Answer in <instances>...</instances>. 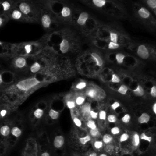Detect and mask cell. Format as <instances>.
<instances>
[{"label":"cell","mask_w":156,"mask_h":156,"mask_svg":"<svg viewBox=\"0 0 156 156\" xmlns=\"http://www.w3.org/2000/svg\"><path fill=\"white\" fill-rule=\"evenodd\" d=\"M135 14L138 20L149 30L156 33V16L146 6L136 4L134 6Z\"/></svg>","instance_id":"1"},{"label":"cell","mask_w":156,"mask_h":156,"mask_svg":"<svg viewBox=\"0 0 156 156\" xmlns=\"http://www.w3.org/2000/svg\"><path fill=\"white\" fill-rule=\"evenodd\" d=\"M136 55L141 60L156 62V45L138 43L133 46Z\"/></svg>","instance_id":"2"},{"label":"cell","mask_w":156,"mask_h":156,"mask_svg":"<svg viewBox=\"0 0 156 156\" xmlns=\"http://www.w3.org/2000/svg\"><path fill=\"white\" fill-rule=\"evenodd\" d=\"M141 79L146 93L147 99H156V82L152 75H142Z\"/></svg>","instance_id":"3"},{"label":"cell","mask_w":156,"mask_h":156,"mask_svg":"<svg viewBox=\"0 0 156 156\" xmlns=\"http://www.w3.org/2000/svg\"><path fill=\"white\" fill-rule=\"evenodd\" d=\"M140 138L141 141L147 142L149 144V146L151 147V149L156 147V130L154 127L148 129L141 133Z\"/></svg>","instance_id":"4"},{"label":"cell","mask_w":156,"mask_h":156,"mask_svg":"<svg viewBox=\"0 0 156 156\" xmlns=\"http://www.w3.org/2000/svg\"><path fill=\"white\" fill-rule=\"evenodd\" d=\"M39 83L40 81L37 78L32 77L20 81L16 84V87L21 90L27 91L39 84Z\"/></svg>","instance_id":"5"},{"label":"cell","mask_w":156,"mask_h":156,"mask_svg":"<svg viewBox=\"0 0 156 156\" xmlns=\"http://www.w3.org/2000/svg\"><path fill=\"white\" fill-rule=\"evenodd\" d=\"M152 112H149L147 111H144L140 113V115L138 116L137 118V121L138 123L141 124H146L149 123L151 120H152Z\"/></svg>","instance_id":"6"},{"label":"cell","mask_w":156,"mask_h":156,"mask_svg":"<svg viewBox=\"0 0 156 156\" xmlns=\"http://www.w3.org/2000/svg\"><path fill=\"white\" fill-rule=\"evenodd\" d=\"M144 5L150 9L156 16V0H141Z\"/></svg>","instance_id":"7"},{"label":"cell","mask_w":156,"mask_h":156,"mask_svg":"<svg viewBox=\"0 0 156 156\" xmlns=\"http://www.w3.org/2000/svg\"><path fill=\"white\" fill-rule=\"evenodd\" d=\"M141 138H140V134L138 133H134L132 136V145L134 148H138L141 143Z\"/></svg>","instance_id":"8"},{"label":"cell","mask_w":156,"mask_h":156,"mask_svg":"<svg viewBox=\"0 0 156 156\" xmlns=\"http://www.w3.org/2000/svg\"><path fill=\"white\" fill-rule=\"evenodd\" d=\"M88 18V14L85 12H82L80 14L79 18L77 20V23L80 26H83L85 24Z\"/></svg>","instance_id":"9"},{"label":"cell","mask_w":156,"mask_h":156,"mask_svg":"<svg viewBox=\"0 0 156 156\" xmlns=\"http://www.w3.org/2000/svg\"><path fill=\"white\" fill-rule=\"evenodd\" d=\"M64 144V138L62 135H58L55 136L54 140V145L55 147H61Z\"/></svg>","instance_id":"10"},{"label":"cell","mask_w":156,"mask_h":156,"mask_svg":"<svg viewBox=\"0 0 156 156\" xmlns=\"http://www.w3.org/2000/svg\"><path fill=\"white\" fill-rule=\"evenodd\" d=\"M69 47V45L68 41L66 39L63 38L62 40V42H61V43L60 44V51H62V53H66V52H67L68 51Z\"/></svg>","instance_id":"11"},{"label":"cell","mask_w":156,"mask_h":156,"mask_svg":"<svg viewBox=\"0 0 156 156\" xmlns=\"http://www.w3.org/2000/svg\"><path fill=\"white\" fill-rule=\"evenodd\" d=\"M19 8H20L21 12L25 15L29 13V12H30V7L29 5L26 2H21L20 4Z\"/></svg>","instance_id":"12"},{"label":"cell","mask_w":156,"mask_h":156,"mask_svg":"<svg viewBox=\"0 0 156 156\" xmlns=\"http://www.w3.org/2000/svg\"><path fill=\"white\" fill-rule=\"evenodd\" d=\"M41 23L43 27L48 28L50 26L51 23V20L49 15H44L41 18Z\"/></svg>","instance_id":"13"},{"label":"cell","mask_w":156,"mask_h":156,"mask_svg":"<svg viewBox=\"0 0 156 156\" xmlns=\"http://www.w3.org/2000/svg\"><path fill=\"white\" fill-rule=\"evenodd\" d=\"M91 56L92 57L94 58V60H95L96 65L99 66H101L103 65V61L102 59L101 58V57L97 54L95 52H93L91 54Z\"/></svg>","instance_id":"14"},{"label":"cell","mask_w":156,"mask_h":156,"mask_svg":"<svg viewBox=\"0 0 156 156\" xmlns=\"http://www.w3.org/2000/svg\"><path fill=\"white\" fill-rule=\"evenodd\" d=\"M15 65L18 68H23L26 65V60L23 57H19L15 60Z\"/></svg>","instance_id":"15"},{"label":"cell","mask_w":156,"mask_h":156,"mask_svg":"<svg viewBox=\"0 0 156 156\" xmlns=\"http://www.w3.org/2000/svg\"><path fill=\"white\" fill-rule=\"evenodd\" d=\"M128 90H129L128 87H127V85H124V84H122V85H121L119 87V88L118 90V91L120 94H123V95H125V94H127Z\"/></svg>","instance_id":"16"},{"label":"cell","mask_w":156,"mask_h":156,"mask_svg":"<svg viewBox=\"0 0 156 156\" xmlns=\"http://www.w3.org/2000/svg\"><path fill=\"white\" fill-rule=\"evenodd\" d=\"M0 132H1V133L2 135L7 136L10 133V128L8 126H4L1 127Z\"/></svg>","instance_id":"17"},{"label":"cell","mask_w":156,"mask_h":156,"mask_svg":"<svg viewBox=\"0 0 156 156\" xmlns=\"http://www.w3.org/2000/svg\"><path fill=\"white\" fill-rule=\"evenodd\" d=\"M94 5L98 7H102L105 5L106 1L105 0H92Z\"/></svg>","instance_id":"18"},{"label":"cell","mask_w":156,"mask_h":156,"mask_svg":"<svg viewBox=\"0 0 156 156\" xmlns=\"http://www.w3.org/2000/svg\"><path fill=\"white\" fill-rule=\"evenodd\" d=\"M126 57V55L122 53H118L116 55V59L118 63H122L124 62V58Z\"/></svg>","instance_id":"19"},{"label":"cell","mask_w":156,"mask_h":156,"mask_svg":"<svg viewBox=\"0 0 156 156\" xmlns=\"http://www.w3.org/2000/svg\"><path fill=\"white\" fill-rule=\"evenodd\" d=\"M49 115L50 117L53 119H56L59 116V113L57 111H55L53 109H51L49 112Z\"/></svg>","instance_id":"20"},{"label":"cell","mask_w":156,"mask_h":156,"mask_svg":"<svg viewBox=\"0 0 156 156\" xmlns=\"http://www.w3.org/2000/svg\"><path fill=\"white\" fill-rule=\"evenodd\" d=\"M62 15L63 17H67L70 15L71 10L68 7H63L62 10Z\"/></svg>","instance_id":"21"},{"label":"cell","mask_w":156,"mask_h":156,"mask_svg":"<svg viewBox=\"0 0 156 156\" xmlns=\"http://www.w3.org/2000/svg\"><path fill=\"white\" fill-rule=\"evenodd\" d=\"M11 132H12L13 135H14L15 136H16V137L20 136L21 135V130L19 128H18L16 127H13V129H12Z\"/></svg>","instance_id":"22"},{"label":"cell","mask_w":156,"mask_h":156,"mask_svg":"<svg viewBox=\"0 0 156 156\" xmlns=\"http://www.w3.org/2000/svg\"><path fill=\"white\" fill-rule=\"evenodd\" d=\"M40 64H39L38 63H37V62L34 63L32 65V66L30 67V71H31V72H32V73H36V72L40 70Z\"/></svg>","instance_id":"23"},{"label":"cell","mask_w":156,"mask_h":156,"mask_svg":"<svg viewBox=\"0 0 156 156\" xmlns=\"http://www.w3.org/2000/svg\"><path fill=\"white\" fill-rule=\"evenodd\" d=\"M151 112L154 117H156V99L152 101L151 105Z\"/></svg>","instance_id":"24"},{"label":"cell","mask_w":156,"mask_h":156,"mask_svg":"<svg viewBox=\"0 0 156 156\" xmlns=\"http://www.w3.org/2000/svg\"><path fill=\"white\" fill-rule=\"evenodd\" d=\"M12 16L13 19L18 20L21 17V12H20L19 10H15L12 13Z\"/></svg>","instance_id":"25"},{"label":"cell","mask_w":156,"mask_h":156,"mask_svg":"<svg viewBox=\"0 0 156 156\" xmlns=\"http://www.w3.org/2000/svg\"><path fill=\"white\" fill-rule=\"evenodd\" d=\"M82 111L83 114H88L91 112V107L89 104H85L82 107Z\"/></svg>","instance_id":"26"},{"label":"cell","mask_w":156,"mask_h":156,"mask_svg":"<svg viewBox=\"0 0 156 156\" xmlns=\"http://www.w3.org/2000/svg\"><path fill=\"white\" fill-rule=\"evenodd\" d=\"M43 114V110L42 109H40V108H37L36 109L34 112V116L37 118H40L42 116Z\"/></svg>","instance_id":"27"},{"label":"cell","mask_w":156,"mask_h":156,"mask_svg":"<svg viewBox=\"0 0 156 156\" xmlns=\"http://www.w3.org/2000/svg\"><path fill=\"white\" fill-rule=\"evenodd\" d=\"M91 140V137L89 135H86L84 137H82L79 138V141L82 144H85L87 142L90 141Z\"/></svg>","instance_id":"28"},{"label":"cell","mask_w":156,"mask_h":156,"mask_svg":"<svg viewBox=\"0 0 156 156\" xmlns=\"http://www.w3.org/2000/svg\"><path fill=\"white\" fill-rule=\"evenodd\" d=\"M110 38L111 41H112V42L117 43V41L118 40V36L117 34L114 33V32H110Z\"/></svg>","instance_id":"29"},{"label":"cell","mask_w":156,"mask_h":156,"mask_svg":"<svg viewBox=\"0 0 156 156\" xmlns=\"http://www.w3.org/2000/svg\"><path fill=\"white\" fill-rule=\"evenodd\" d=\"M131 119V116L129 114H126L123 116V117L121 119V121L124 122V123H129Z\"/></svg>","instance_id":"30"},{"label":"cell","mask_w":156,"mask_h":156,"mask_svg":"<svg viewBox=\"0 0 156 156\" xmlns=\"http://www.w3.org/2000/svg\"><path fill=\"white\" fill-rule=\"evenodd\" d=\"M130 136L128 133H122L121 136H120V138H119V141L121 142H124V141H126L127 140H128V139L129 138Z\"/></svg>","instance_id":"31"},{"label":"cell","mask_w":156,"mask_h":156,"mask_svg":"<svg viewBox=\"0 0 156 156\" xmlns=\"http://www.w3.org/2000/svg\"><path fill=\"white\" fill-rule=\"evenodd\" d=\"M96 91L94 89H90L88 91H87V95L90 98H94L96 96Z\"/></svg>","instance_id":"32"},{"label":"cell","mask_w":156,"mask_h":156,"mask_svg":"<svg viewBox=\"0 0 156 156\" xmlns=\"http://www.w3.org/2000/svg\"><path fill=\"white\" fill-rule=\"evenodd\" d=\"M119 47V44L118 43H115V42L110 41V43L108 44V48L111 49H117Z\"/></svg>","instance_id":"33"},{"label":"cell","mask_w":156,"mask_h":156,"mask_svg":"<svg viewBox=\"0 0 156 156\" xmlns=\"http://www.w3.org/2000/svg\"><path fill=\"white\" fill-rule=\"evenodd\" d=\"M112 140V137L108 134H105L103 136V141L105 143H108Z\"/></svg>","instance_id":"34"},{"label":"cell","mask_w":156,"mask_h":156,"mask_svg":"<svg viewBox=\"0 0 156 156\" xmlns=\"http://www.w3.org/2000/svg\"><path fill=\"white\" fill-rule=\"evenodd\" d=\"M87 126L90 128L91 129H96V126L95 122L93 121H88L87 122Z\"/></svg>","instance_id":"35"},{"label":"cell","mask_w":156,"mask_h":156,"mask_svg":"<svg viewBox=\"0 0 156 156\" xmlns=\"http://www.w3.org/2000/svg\"><path fill=\"white\" fill-rule=\"evenodd\" d=\"M2 5L3 7V9H4V11H7L8 10L10 7V4H9V2L7 1H4L2 3Z\"/></svg>","instance_id":"36"},{"label":"cell","mask_w":156,"mask_h":156,"mask_svg":"<svg viewBox=\"0 0 156 156\" xmlns=\"http://www.w3.org/2000/svg\"><path fill=\"white\" fill-rule=\"evenodd\" d=\"M84 101H85L84 98H83L82 96H79L76 99V103L77 105H81L84 102Z\"/></svg>","instance_id":"37"},{"label":"cell","mask_w":156,"mask_h":156,"mask_svg":"<svg viewBox=\"0 0 156 156\" xmlns=\"http://www.w3.org/2000/svg\"><path fill=\"white\" fill-rule=\"evenodd\" d=\"M108 121L110 122H115L116 121V117L113 115H110L108 116Z\"/></svg>","instance_id":"38"},{"label":"cell","mask_w":156,"mask_h":156,"mask_svg":"<svg viewBox=\"0 0 156 156\" xmlns=\"http://www.w3.org/2000/svg\"><path fill=\"white\" fill-rule=\"evenodd\" d=\"M111 81L114 83H119V82H120V79L116 74H113Z\"/></svg>","instance_id":"39"},{"label":"cell","mask_w":156,"mask_h":156,"mask_svg":"<svg viewBox=\"0 0 156 156\" xmlns=\"http://www.w3.org/2000/svg\"><path fill=\"white\" fill-rule=\"evenodd\" d=\"M86 85H87V84H86V83L85 82H79V83L77 84L76 88L77 89H80H80L84 88L86 87Z\"/></svg>","instance_id":"40"},{"label":"cell","mask_w":156,"mask_h":156,"mask_svg":"<svg viewBox=\"0 0 156 156\" xmlns=\"http://www.w3.org/2000/svg\"><path fill=\"white\" fill-rule=\"evenodd\" d=\"M99 118L102 120H105L106 119V112L104 110H101L99 112Z\"/></svg>","instance_id":"41"},{"label":"cell","mask_w":156,"mask_h":156,"mask_svg":"<svg viewBox=\"0 0 156 156\" xmlns=\"http://www.w3.org/2000/svg\"><path fill=\"white\" fill-rule=\"evenodd\" d=\"M120 130L119 129L118 127H114L111 129V132L112 133V134L113 135H116L118 134L119 133Z\"/></svg>","instance_id":"42"},{"label":"cell","mask_w":156,"mask_h":156,"mask_svg":"<svg viewBox=\"0 0 156 156\" xmlns=\"http://www.w3.org/2000/svg\"><path fill=\"white\" fill-rule=\"evenodd\" d=\"M94 146L96 149H100L102 146V142L100 141H96L94 143Z\"/></svg>","instance_id":"43"},{"label":"cell","mask_w":156,"mask_h":156,"mask_svg":"<svg viewBox=\"0 0 156 156\" xmlns=\"http://www.w3.org/2000/svg\"><path fill=\"white\" fill-rule=\"evenodd\" d=\"M66 104H67L68 107L70 109H72L75 107V102L74 101H68Z\"/></svg>","instance_id":"44"},{"label":"cell","mask_w":156,"mask_h":156,"mask_svg":"<svg viewBox=\"0 0 156 156\" xmlns=\"http://www.w3.org/2000/svg\"><path fill=\"white\" fill-rule=\"evenodd\" d=\"M73 121H74V124H75L77 126H78V127H80V126H81L82 122H81V121H80L79 118H74V119H73Z\"/></svg>","instance_id":"45"},{"label":"cell","mask_w":156,"mask_h":156,"mask_svg":"<svg viewBox=\"0 0 156 156\" xmlns=\"http://www.w3.org/2000/svg\"><path fill=\"white\" fill-rule=\"evenodd\" d=\"M24 49H25V51L26 52V53L29 54L30 51H31V49H32V46L30 44H27L24 46Z\"/></svg>","instance_id":"46"},{"label":"cell","mask_w":156,"mask_h":156,"mask_svg":"<svg viewBox=\"0 0 156 156\" xmlns=\"http://www.w3.org/2000/svg\"><path fill=\"white\" fill-rule=\"evenodd\" d=\"M120 104L118 102H115L112 105V108L113 110H116L117 108H118L119 107Z\"/></svg>","instance_id":"47"},{"label":"cell","mask_w":156,"mask_h":156,"mask_svg":"<svg viewBox=\"0 0 156 156\" xmlns=\"http://www.w3.org/2000/svg\"><path fill=\"white\" fill-rule=\"evenodd\" d=\"M90 134L93 136H95L96 135H98V130L96 129H91L90 130Z\"/></svg>","instance_id":"48"},{"label":"cell","mask_w":156,"mask_h":156,"mask_svg":"<svg viewBox=\"0 0 156 156\" xmlns=\"http://www.w3.org/2000/svg\"><path fill=\"white\" fill-rule=\"evenodd\" d=\"M90 114L91 118H96L97 116H98V113L96 112L93 111V110H91Z\"/></svg>","instance_id":"49"},{"label":"cell","mask_w":156,"mask_h":156,"mask_svg":"<svg viewBox=\"0 0 156 156\" xmlns=\"http://www.w3.org/2000/svg\"><path fill=\"white\" fill-rule=\"evenodd\" d=\"M6 113H7V111L5 110H2L1 112V115L2 117H4L5 115H6Z\"/></svg>","instance_id":"50"},{"label":"cell","mask_w":156,"mask_h":156,"mask_svg":"<svg viewBox=\"0 0 156 156\" xmlns=\"http://www.w3.org/2000/svg\"><path fill=\"white\" fill-rule=\"evenodd\" d=\"M151 75L152 76V77H154V79H155V80L156 82V73L155 72H152Z\"/></svg>","instance_id":"51"},{"label":"cell","mask_w":156,"mask_h":156,"mask_svg":"<svg viewBox=\"0 0 156 156\" xmlns=\"http://www.w3.org/2000/svg\"><path fill=\"white\" fill-rule=\"evenodd\" d=\"M41 156H50V155H49V154L48 152H44V153H43L41 154Z\"/></svg>","instance_id":"52"},{"label":"cell","mask_w":156,"mask_h":156,"mask_svg":"<svg viewBox=\"0 0 156 156\" xmlns=\"http://www.w3.org/2000/svg\"><path fill=\"white\" fill-rule=\"evenodd\" d=\"M89 156H97V155H96V153H92Z\"/></svg>","instance_id":"53"},{"label":"cell","mask_w":156,"mask_h":156,"mask_svg":"<svg viewBox=\"0 0 156 156\" xmlns=\"http://www.w3.org/2000/svg\"><path fill=\"white\" fill-rule=\"evenodd\" d=\"M2 18H0V25L1 26L2 25Z\"/></svg>","instance_id":"54"},{"label":"cell","mask_w":156,"mask_h":156,"mask_svg":"<svg viewBox=\"0 0 156 156\" xmlns=\"http://www.w3.org/2000/svg\"><path fill=\"white\" fill-rule=\"evenodd\" d=\"M100 156H107V155L105 154H101Z\"/></svg>","instance_id":"55"},{"label":"cell","mask_w":156,"mask_h":156,"mask_svg":"<svg viewBox=\"0 0 156 156\" xmlns=\"http://www.w3.org/2000/svg\"><path fill=\"white\" fill-rule=\"evenodd\" d=\"M0 77H1V83H2V76H1V75H0Z\"/></svg>","instance_id":"56"}]
</instances>
